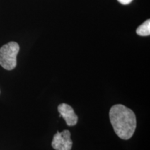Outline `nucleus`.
I'll return each instance as SVG.
<instances>
[{"label":"nucleus","mask_w":150,"mask_h":150,"mask_svg":"<svg viewBox=\"0 0 150 150\" xmlns=\"http://www.w3.org/2000/svg\"><path fill=\"white\" fill-rule=\"evenodd\" d=\"M136 33L140 36H148L150 35V20H147L138 27Z\"/></svg>","instance_id":"39448f33"},{"label":"nucleus","mask_w":150,"mask_h":150,"mask_svg":"<svg viewBox=\"0 0 150 150\" xmlns=\"http://www.w3.org/2000/svg\"><path fill=\"white\" fill-rule=\"evenodd\" d=\"M70 131L64 130L54 135L52 142V146L56 150H71L72 147V140L70 138Z\"/></svg>","instance_id":"7ed1b4c3"},{"label":"nucleus","mask_w":150,"mask_h":150,"mask_svg":"<svg viewBox=\"0 0 150 150\" xmlns=\"http://www.w3.org/2000/svg\"><path fill=\"white\" fill-rule=\"evenodd\" d=\"M20 46L16 42H10L0 48V65L7 70H13L17 65V55Z\"/></svg>","instance_id":"f03ea898"},{"label":"nucleus","mask_w":150,"mask_h":150,"mask_svg":"<svg viewBox=\"0 0 150 150\" xmlns=\"http://www.w3.org/2000/svg\"><path fill=\"white\" fill-rule=\"evenodd\" d=\"M60 115L59 117H63L66 122L68 126L72 127L76 125L78 122V116L76 115L74 110L70 105L65 104H61L58 106Z\"/></svg>","instance_id":"20e7f679"},{"label":"nucleus","mask_w":150,"mask_h":150,"mask_svg":"<svg viewBox=\"0 0 150 150\" xmlns=\"http://www.w3.org/2000/svg\"><path fill=\"white\" fill-rule=\"evenodd\" d=\"M110 121L115 134L123 140H128L136 128V117L132 110L122 104L112 106L109 112Z\"/></svg>","instance_id":"f257e3e1"},{"label":"nucleus","mask_w":150,"mask_h":150,"mask_svg":"<svg viewBox=\"0 0 150 150\" xmlns=\"http://www.w3.org/2000/svg\"><path fill=\"white\" fill-rule=\"evenodd\" d=\"M120 3L122 4L123 5H127L129 4H130L133 0H117Z\"/></svg>","instance_id":"423d86ee"}]
</instances>
